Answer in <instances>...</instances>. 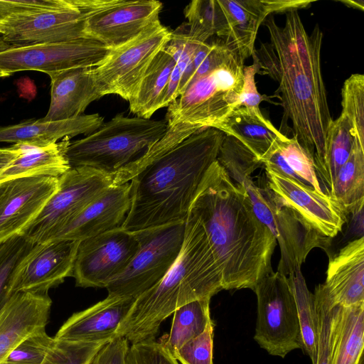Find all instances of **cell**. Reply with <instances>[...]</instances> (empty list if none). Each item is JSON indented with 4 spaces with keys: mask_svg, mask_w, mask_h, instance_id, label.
<instances>
[{
    "mask_svg": "<svg viewBox=\"0 0 364 364\" xmlns=\"http://www.w3.org/2000/svg\"><path fill=\"white\" fill-rule=\"evenodd\" d=\"M343 214L363 210L364 146L355 140L351 154L339 169L329 196Z\"/></svg>",
    "mask_w": 364,
    "mask_h": 364,
    "instance_id": "29",
    "label": "cell"
},
{
    "mask_svg": "<svg viewBox=\"0 0 364 364\" xmlns=\"http://www.w3.org/2000/svg\"><path fill=\"white\" fill-rule=\"evenodd\" d=\"M171 36V31L158 19L131 41L111 48L102 62L92 68L102 96L115 94L129 102L151 62Z\"/></svg>",
    "mask_w": 364,
    "mask_h": 364,
    "instance_id": "11",
    "label": "cell"
},
{
    "mask_svg": "<svg viewBox=\"0 0 364 364\" xmlns=\"http://www.w3.org/2000/svg\"><path fill=\"white\" fill-rule=\"evenodd\" d=\"M58 177L37 176L0 183V245L36 218L58 187Z\"/></svg>",
    "mask_w": 364,
    "mask_h": 364,
    "instance_id": "17",
    "label": "cell"
},
{
    "mask_svg": "<svg viewBox=\"0 0 364 364\" xmlns=\"http://www.w3.org/2000/svg\"><path fill=\"white\" fill-rule=\"evenodd\" d=\"M36 243L21 235L0 245V310L11 296L14 274Z\"/></svg>",
    "mask_w": 364,
    "mask_h": 364,
    "instance_id": "37",
    "label": "cell"
},
{
    "mask_svg": "<svg viewBox=\"0 0 364 364\" xmlns=\"http://www.w3.org/2000/svg\"><path fill=\"white\" fill-rule=\"evenodd\" d=\"M225 134L200 129L156 158L130 183L131 205L122 228L136 232L184 223Z\"/></svg>",
    "mask_w": 364,
    "mask_h": 364,
    "instance_id": "3",
    "label": "cell"
},
{
    "mask_svg": "<svg viewBox=\"0 0 364 364\" xmlns=\"http://www.w3.org/2000/svg\"><path fill=\"white\" fill-rule=\"evenodd\" d=\"M136 299L109 295L87 309L74 313L55 338L77 342L110 341Z\"/></svg>",
    "mask_w": 364,
    "mask_h": 364,
    "instance_id": "21",
    "label": "cell"
},
{
    "mask_svg": "<svg viewBox=\"0 0 364 364\" xmlns=\"http://www.w3.org/2000/svg\"><path fill=\"white\" fill-rule=\"evenodd\" d=\"M317 317L316 364H332L340 306L333 302L323 284L314 291Z\"/></svg>",
    "mask_w": 364,
    "mask_h": 364,
    "instance_id": "34",
    "label": "cell"
},
{
    "mask_svg": "<svg viewBox=\"0 0 364 364\" xmlns=\"http://www.w3.org/2000/svg\"><path fill=\"white\" fill-rule=\"evenodd\" d=\"M123 364H179L155 341L129 344Z\"/></svg>",
    "mask_w": 364,
    "mask_h": 364,
    "instance_id": "44",
    "label": "cell"
},
{
    "mask_svg": "<svg viewBox=\"0 0 364 364\" xmlns=\"http://www.w3.org/2000/svg\"><path fill=\"white\" fill-rule=\"evenodd\" d=\"M103 123V117L97 113L60 121H26L0 127V142L26 143L45 147L67 136L71 138L78 134H90Z\"/></svg>",
    "mask_w": 364,
    "mask_h": 364,
    "instance_id": "26",
    "label": "cell"
},
{
    "mask_svg": "<svg viewBox=\"0 0 364 364\" xmlns=\"http://www.w3.org/2000/svg\"><path fill=\"white\" fill-rule=\"evenodd\" d=\"M87 37L77 0L62 9L27 14L0 24V48H18Z\"/></svg>",
    "mask_w": 364,
    "mask_h": 364,
    "instance_id": "15",
    "label": "cell"
},
{
    "mask_svg": "<svg viewBox=\"0 0 364 364\" xmlns=\"http://www.w3.org/2000/svg\"><path fill=\"white\" fill-rule=\"evenodd\" d=\"M341 96V114L348 119L355 139L364 146V75L356 73L347 78Z\"/></svg>",
    "mask_w": 364,
    "mask_h": 364,
    "instance_id": "38",
    "label": "cell"
},
{
    "mask_svg": "<svg viewBox=\"0 0 364 364\" xmlns=\"http://www.w3.org/2000/svg\"><path fill=\"white\" fill-rule=\"evenodd\" d=\"M85 33L109 48L131 41L159 19L162 3L154 0H81Z\"/></svg>",
    "mask_w": 364,
    "mask_h": 364,
    "instance_id": "12",
    "label": "cell"
},
{
    "mask_svg": "<svg viewBox=\"0 0 364 364\" xmlns=\"http://www.w3.org/2000/svg\"><path fill=\"white\" fill-rule=\"evenodd\" d=\"M259 72L258 65L253 60L251 65L243 66V85L239 97V107H244L256 112H261L259 104L264 96L257 90L255 83V75Z\"/></svg>",
    "mask_w": 364,
    "mask_h": 364,
    "instance_id": "45",
    "label": "cell"
},
{
    "mask_svg": "<svg viewBox=\"0 0 364 364\" xmlns=\"http://www.w3.org/2000/svg\"><path fill=\"white\" fill-rule=\"evenodd\" d=\"M7 76L6 74L0 71V77H6Z\"/></svg>",
    "mask_w": 364,
    "mask_h": 364,
    "instance_id": "48",
    "label": "cell"
},
{
    "mask_svg": "<svg viewBox=\"0 0 364 364\" xmlns=\"http://www.w3.org/2000/svg\"><path fill=\"white\" fill-rule=\"evenodd\" d=\"M340 2L344 4L345 5H346L348 7L360 9L362 11L364 10V1H363L346 0V1H340Z\"/></svg>",
    "mask_w": 364,
    "mask_h": 364,
    "instance_id": "47",
    "label": "cell"
},
{
    "mask_svg": "<svg viewBox=\"0 0 364 364\" xmlns=\"http://www.w3.org/2000/svg\"><path fill=\"white\" fill-rule=\"evenodd\" d=\"M266 184L281 204L321 235L333 238L343 229L346 215L330 197L291 178L265 169Z\"/></svg>",
    "mask_w": 364,
    "mask_h": 364,
    "instance_id": "18",
    "label": "cell"
},
{
    "mask_svg": "<svg viewBox=\"0 0 364 364\" xmlns=\"http://www.w3.org/2000/svg\"><path fill=\"white\" fill-rule=\"evenodd\" d=\"M139 247L135 233L121 227L81 240L72 276L76 286L105 288L127 268Z\"/></svg>",
    "mask_w": 364,
    "mask_h": 364,
    "instance_id": "14",
    "label": "cell"
},
{
    "mask_svg": "<svg viewBox=\"0 0 364 364\" xmlns=\"http://www.w3.org/2000/svg\"><path fill=\"white\" fill-rule=\"evenodd\" d=\"M130 205V183L113 185L49 240L63 239L81 241L120 228L127 218Z\"/></svg>",
    "mask_w": 364,
    "mask_h": 364,
    "instance_id": "20",
    "label": "cell"
},
{
    "mask_svg": "<svg viewBox=\"0 0 364 364\" xmlns=\"http://www.w3.org/2000/svg\"><path fill=\"white\" fill-rule=\"evenodd\" d=\"M188 213L203 228L223 289L254 290L273 272L276 239L255 215L244 187L217 159L206 171Z\"/></svg>",
    "mask_w": 364,
    "mask_h": 364,
    "instance_id": "2",
    "label": "cell"
},
{
    "mask_svg": "<svg viewBox=\"0 0 364 364\" xmlns=\"http://www.w3.org/2000/svg\"><path fill=\"white\" fill-rule=\"evenodd\" d=\"M54 342L46 328L39 329L21 341L0 364H42Z\"/></svg>",
    "mask_w": 364,
    "mask_h": 364,
    "instance_id": "40",
    "label": "cell"
},
{
    "mask_svg": "<svg viewBox=\"0 0 364 364\" xmlns=\"http://www.w3.org/2000/svg\"><path fill=\"white\" fill-rule=\"evenodd\" d=\"M218 163L230 177L237 175L251 176L262 164L237 139L225 134L217 157Z\"/></svg>",
    "mask_w": 364,
    "mask_h": 364,
    "instance_id": "39",
    "label": "cell"
},
{
    "mask_svg": "<svg viewBox=\"0 0 364 364\" xmlns=\"http://www.w3.org/2000/svg\"><path fill=\"white\" fill-rule=\"evenodd\" d=\"M221 290L222 279L203 228L188 213L177 259L158 284L135 299L115 338H124L129 344L155 341L162 322L177 309Z\"/></svg>",
    "mask_w": 364,
    "mask_h": 364,
    "instance_id": "4",
    "label": "cell"
},
{
    "mask_svg": "<svg viewBox=\"0 0 364 364\" xmlns=\"http://www.w3.org/2000/svg\"><path fill=\"white\" fill-rule=\"evenodd\" d=\"M263 166L264 169L282 174L323 193L312 157L294 136L281 141L278 147L263 161Z\"/></svg>",
    "mask_w": 364,
    "mask_h": 364,
    "instance_id": "30",
    "label": "cell"
},
{
    "mask_svg": "<svg viewBox=\"0 0 364 364\" xmlns=\"http://www.w3.org/2000/svg\"><path fill=\"white\" fill-rule=\"evenodd\" d=\"M189 26L188 34L193 41L207 42L220 31L222 11L218 0H194L184 10Z\"/></svg>",
    "mask_w": 364,
    "mask_h": 364,
    "instance_id": "36",
    "label": "cell"
},
{
    "mask_svg": "<svg viewBox=\"0 0 364 364\" xmlns=\"http://www.w3.org/2000/svg\"><path fill=\"white\" fill-rule=\"evenodd\" d=\"M52 305L47 293L17 292L0 310V363L24 338L46 328Z\"/></svg>",
    "mask_w": 364,
    "mask_h": 364,
    "instance_id": "23",
    "label": "cell"
},
{
    "mask_svg": "<svg viewBox=\"0 0 364 364\" xmlns=\"http://www.w3.org/2000/svg\"><path fill=\"white\" fill-rule=\"evenodd\" d=\"M80 242L60 239L36 243L14 274L10 295L22 291L47 293L73 276Z\"/></svg>",
    "mask_w": 364,
    "mask_h": 364,
    "instance_id": "16",
    "label": "cell"
},
{
    "mask_svg": "<svg viewBox=\"0 0 364 364\" xmlns=\"http://www.w3.org/2000/svg\"><path fill=\"white\" fill-rule=\"evenodd\" d=\"M243 60L235 54L197 78L168 106V126L186 124L201 129L220 125L238 107L243 85Z\"/></svg>",
    "mask_w": 364,
    "mask_h": 364,
    "instance_id": "6",
    "label": "cell"
},
{
    "mask_svg": "<svg viewBox=\"0 0 364 364\" xmlns=\"http://www.w3.org/2000/svg\"><path fill=\"white\" fill-rule=\"evenodd\" d=\"M325 289L335 304L348 307L364 302V237L349 242L329 259Z\"/></svg>",
    "mask_w": 364,
    "mask_h": 364,
    "instance_id": "25",
    "label": "cell"
},
{
    "mask_svg": "<svg viewBox=\"0 0 364 364\" xmlns=\"http://www.w3.org/2000/svg\"><path fill=\"white\" fill-rule=\"evenodd\" d=\"M92 68L80 67L47 73L50 79V106L39 120L60 121L80 116L92 102L101 98Z\"/></svg>",
    "mask_w": 364,
    "mask_h": 364,
    "instance_id": "24",
    "label": "cell"
},
{
    "mask_svg": "<svg viewBox=\"0 0 364 364\" xmlns=\"http://www.w3.org/2000/svg\"><path fill=\"white\" fill-rule=\"evenodd\" d=\"M70 142L67 136L45 147L26 143L0 147V183L37 176L60 177L70 168L65 156Z\"/></svg>",
    "mask_w": 364,
    "mask_h": 364,
    "instance_id": "22",
    "label": "cell"
},
{
    "mask_svg": "<svg viewBox=\"0 0 364 364\" xmlns=\"http://www.w3.org/2000/svg\"><path fill=\"white\" fill-rule=\"evenodd\" d=\"M129 346L124 338H115L107 343L89 364H123Z\"/></svg>",
    "mask_w": 364,
    "mask_h": 364,
    "instance_id": "46",
    "label": "cell"
},
{
    "mask_svg": "<svg viewBox=\"0 0 364 364\" xmlns=\"http://www.w3.org/2000/svg\"><path fill=\"white\" fill-rule=\"evenodd\" d=\"M214 323L179 348L173 357L181 364H213Z\"/></svg>",
    "mask_w": 364,
    "mask_h": 364,
    "instance_id": "43",
    "label": "cell"
},
{
    "mask_svg": "<svg viewBox=\"0 0 364 364\" xmlns=\"http://www.w3.org/2000/svg\"><path fill=\"white\" fill-rule=\"evenodd\" d=\"M223 23L218 37L241 59L252 56L259 26L273 13L303 9L299 0H218Z\"/></svg>",
    "mask_w": 364,
    "mask_h": 364,
    "instance_id": "19",
    "label": "cell"
},
{
    "mask_svg": "<svg viewBox=\"0 0 364 364\" xmlns=\"http://www.w3.org/2000/svg\"><path fill=\"white\" fill-rule=\"evenodd\" d=\"M168 129L166 122L118 114L85 137L70 141V168L90 167L116 173L140 158Z\"/></svg>",
    "mask_w": 364,
    "mask_h": 364,
    "instance_id": "5",
    "label": "cell"
},
{
    "mask_svg": "<svg viewBox=\"0 0 364 364\" xmlns=\"http://www.w3.org/2000/svg\"><path fill=\"white\" fill-rule=\"evenodd\" d=\"M57 191L20 235L34 243L48 241L108 188L120 184L117 172L70 168L58 177Z\"/></svg>",
    "mask_w": 364,
    "mask_h": 364,
    "instance_id": "8",
    "label": "cell"
},
{
    "mask_svg": "<svg viewBox=\"0 0 364 364\" xmlns=\"http://www.w3.org/2000/svg\"><path fill=\"white\" fill-rule=\"evenodd\" d=\"M176 61L166 46L154 58L129 101L130 111L137 117L150 119L161 108L163 98Z\"/></svg>",
    "mask_w": 364,
    "mask_h": 364,
    "instance_id": "28",
    "label": "cell"
},
{
    "mask_svg": "<svg viewBox=\"0 0 364 364\" xmlns=\"http://www.w3.org/2000/svg\"><path fill=\"white\" fill-rule=\"evenodd\" d=\"M357 140L348 119L340 116L331 122L326 136L323 162L316 171L322 192L329 197L335 178L349 158Z\"/></svg>",
    "mask_w": 364,
    "mask_h": 364,
    "instance_id": "31",
    "label": "cell"
},
{
    "mask_svg": "<svg viewBox=\"0 0 364 364\" xmlns=\"http://www.w3.org/2000/svg\"><path fill=\"white\" fill-rule=\"evenodd\" d=\"M364 302L340 307L332 364L363 363Z\"/></svg>",
    "mask_w": 364,
    "mask_h": 364,
    "instance_id": "32",
    "label": "cell"
},
{
    "mask_svg": "<svg viewBox=\"0 0 364 364\" xmlns=\"http://www.w3.org/2000/svg\"><path fill=\"white\" fill-rule=\"evenodd\" d=\"M235 54L237 53L221 40L211 43L198 42L193 59L191 84L227 62Z\"/></svg>",
    "mask_w": 364,
    "mask_h": 364,
    "instance_id": "42",
    "label": "cell"
},
{
    "mask_svg": "<svg viewBox=\"0 0 364 364\" xmlns=\"http://www.w3.org/2000/svg\"><path fill=\"white\" fill-rule=\"evenodd\" d=\"M108 342H77L55 338L42 364H89Z\"/></svg>",
    "mask_w": 364,
    "mask_h": 364,
    "instance_id": "41",
    "label": "cell"
},
{
    "mask_svg": "<svg viewBox=\"0 0 364 364\" xmlns=\"http://www.w3.org/2000/svg\"><path fill=\"white\" fill-rule=\"evenodd\" d=\"M241 141L262 164L287 136L282 134L262 112L244 107L235 109L218 129Z\"/></svg>",
    "mask_w": 364,
    "mask_h": 364,
    "instance_id": "27",
    "label": "cell"
},
{
    "mask_svg": "<svg viewBox=\"0 0 364 364\" xmlns=\"http://www.w3.org/2000/svg\"><path fill=\"white\" fill-rule=\"evenodd\" d=\"M264 25L270 42L255 49L253 60L259 74L277 82L284 116L291 120L294 137L312 157L316 172L325 156L327 132L333 120L321 69L323 32L316 24L309 34L297 10L286 13L284 26L272 16L264 20Z\"/></svg>",
    "mask_w": 364,
    "mask_h": 364,
    "instance_id": "1",
    "label": "cell"
},
{
    "mask_svg": "<svg viewBox=\"0 0 364 364\" xmlns=\"http://www.w3.org/2000/svg\"><path fill=\"white\" fill-rule=\"evenodd\" d=\"M361 364H363V363H362Z\"/></svg>",
    "mask_w": 364,
    "mask_h": 364,
    "instance_id": "49",
    "label": "cell"
},
{
    "mask_svg": "<svg viewBox=\"0 0 364 364\" xmlns=\"http://www.w3.org/2000/svg\"><path fill=\"white\" fill-rule=\"evenodd\" d=\"M291 284L299 319L302 348L316 361L317 317L314 296L308 289L301 268L288 276Z\"/></svg>",
    "mask_w": 364,
    "mask_h": 364,
    "instance_id": "35",
    "label": "cell"
},
{
    "mask_svg": "<svg viewBox=\"0 0 364 364\" xmlns=\"http://www.w3.org/2000/svg\"><path fill=\"white\" fill-rule=\"evenodd\" d=\"M257 299L255 340L272 355L302 348L296 306L289 277L272 272L254 290Z\"/></svg>",
    "mask_w": 364,
    "mask_h": 364,
    "instance_id": "10",
    "label": "cell"
},
{
    "mask_svg": "<svg viewBox=\"0 0 364 364\" xmlns=\"http://www.w3.org/2000/svg\"><path fill=\"white\" fill-rule=\"evenodd\" d=\"M210 299L193 301L173 312L170 333L159 341L172 356L184 343L201 334L213 323L210 313Z\"/></svg>",
    "mask_w": 364,
    "mask_h": 364,
    "instance_id": "33",
    "label": "cell"
},
{
    "mask_svg": "<svg viewBox=\"0 0 364 364\" xmlns=\"http://www.w3.org/2000/svg\"><path fill=\"white\" fill-rule=\"evenodd\" d=\"M185 229L186 222L134 232L139 250L127 268L107 284L108 294L136 299L158 284L181 252Z\"/></svg>",
    "mask_w": 364,
    "mask_h": 364,
    "instance_id": "9",
    "label": "cell"
},
{
    "mask_svg": "<svg viewBox=\"0 0 364 364\" xmlns=\"http://www.w3.org/2000/svg\"><path fill=\"white\" fill-rule=\"evenodd\" d=\"M232 179L244 187L255 215L279 242L281 256L277 272L289 276L301 268L309 253L316 247L328 252L331 239L316 232L281 204L267 184L257 186L251 176L245 175Z\"/></svg>",
    "mask_w": 364,
    "mask_h": 364,
    "instance_id": "7",
    "label": "cell"
},
{
    "mask_svg": "<svg viewBox=\"0 0 364 364\" xmlns=\"http://www.w3.org/2000/svg\"><path fill=\"white\" fill-rule=\"evenodd\" d=\"M111 48L84 37L77 39L18 48H0V71L7 76L22 70L45 73L98 66Z\"/></svg>",
    "mask_w": 364,
    "mask_h": 364,
    "instance_id": "13",
    "label": "cell"
}]
</instances>
